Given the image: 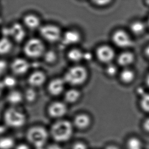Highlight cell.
I'll return each mask as SVG.
<instances>
[{"label": "cell", "instance_id": "6da1fadb", "mask_svg": "<svg viewBox=\"0 0 149 149\" xmlns=\"http://www.w3.org/2000/svg\"><path fill=\"white\" fill-rule=\"evenodd\" d=\"M25 141L33 149H44L51 141L48 128L35 125L27 129L25 132Z\"/></svg>", "mask_w": 149, "mask_h": 149}, {"label": "cell", "instance_id": "7a4b0ae2", "mask_svg": "<svg viewBox=\"0 0 149 149\" xmlns=\"http://www.w3.org/2000/svg\"><path fill=\"white\" fill-rule=\"evenodd\" d=\"M48 131L51 141L60 144L70 139L73 133V126L69 121L60 119L51 126Z\"/></svg>", "mask_w": 149, "mask_h": 149}, {"label": "cell", "instance_id": "3957f363", "mask_svg": "<svg viewBox=\"0 0 149 149\" xmlns=\"http://www.w3.org/2000/svg\"><path fill=\"white\" fill-rule=\"evenodd\" d=\"M27 119L26 113L15 107L7 109L3 115L5 127L14 130L22 129L24 127Z\"/></svg>", "mask_w": 149, "mask_h": 149}, {"label": "cell", "instance_id": "277c9868", "mask_svg": "<svg viewBox=\"0 0 149 149\" xmlns=\"http://www.w3.org/2000/svg\"><path fill=\"white\" fill-rule=\"evenodd\" d=\"M88 73L84 67L76 66L71 67L65 73L63 79L65 83L73 86L82 85L86 81Z\"/></svg>", "mask_w": 149, "mask_h": 149}, {"label": "cell", "instance_id": "5b68a950", "mask_svg": "<svg viewBox=\"0 0 149 149\" xmlns=\"http://www.w3.org/2000/svg\"><path fill=\"white\" fill-rule=\"evenodd\" d=\"M24 52L25 54L30 58H38L43 56L45 52V47L42 41L34 38L27 41L24 47Z\"/></svg>", "mask_w": 149, "mask_h": 149}, {"label": "cell", "instance_id": "8992f818", "mask_svg": "<svg viewBox=\"0 0 149 149\" xmlns=\"http://www.w3.org/2000/svg\"><path fill=\"white\" fill-rule=\"evenodd\" d=\"M40 34L49 42H55L61 38V32L58 26L54 24H46L40 26Z\"/></svg>", "mask_w": 149, "mask_h": 149}, {"label": "cell", "instance_id": "52a82bcc", "mask_svg": "<svg viewBox=\"0 0 149 149\" xmlns=\"http://www.w3.org/2000/svg\"><path fill=\"white\" fill-rule=\"evenodd\" d=\"M67 109L64 103L56 101L51 103L48 109V113L51 118L60 120L67 113Z\"/></svg>", "mask_w": 149, "mask_h": 149}, {"label": "cell", "instance_id": "ba28073f", "mask_svg": "<svg viewBox=\"0 0 149 149\" xmlns=\"http://www.w3.org/2000/svg\"><path fill=\"white\" fill-rule=\"evenodd\" d=\"M26 33L22 26L19 24H14L11 26L6 29L5 37H12L15 41L20 42L24 39Z\"/></svg>", "mask_w": 149, "mask_h": 149}, {"label": "cell", "instance_id": "9c48e42d", "mask_svg": "<svg viewBox=\"0 0 149 149\" xmlns=\"http://www.w3.org/2000/svg\"><path fill=\"white\" fill-rule=\"evenodd\" d=\"M112 40L115 45L122 48L131 47L132 45V41L130 37L124 31H116L113 35Z\"/></svg>", "mask_w": 149, "mask_h": 149}, {"label": "cell", "instance_id": "30bf717a", "mask_svg": "<svg viewBox=\"0 0 149 149\" xmlns=\"http://www.w3.org/2000/svg\"><path fill=\"white\" fill-rule=\"evenodd\" d=\"M10 68L14 74L22 75L28 71L30 64L24 58H16L12 61Z\"/></svg>", "mask_w": 149, "mask_h": 149}, {"label": "cell", "instance_id": "8fae6325", "mask_svg": "<svg viewBox=\"0 0 149 149\" xmlns=\"http://www.w3.org/2000/svg\"><path fill=\"white\" fill-rule=\"evenodd\" d=\"M97 56L101 62L107 63L111 62L114 58L115 53L111 47L102 45L97 49Z\"/></svg>", "mask_w": 149, "mask_h": 149}, {"label": "cell", "instance_id": "7c38bea8", "mask_svg": "<svg viewBox=\"0 0 149 149\" xmlns=\"http://www.w3.org/2000/svg\"><path fill=\"white\" fill-rule=\"evenodd\" d=\"M65 81L63 79H54L48 84V90L51 95L57 96L60 95L65 89Z\"/></svg>", "mask_w": 149, "mask_h": 149}, {"label": "cell", "instance_id": "4fadbf2b", "mask_svg": "<svg viewBox=\"0 0 149 149\" xmlns=\"http://www.w3.org/2000/svg\"><path fill=\"white\" fill-rule=\"evenodd\" d=\"M46 77L41 71H35L31 73L29 77L28 83L32 88L41 87L46 81Z\"/></svg>", "mask_w": 149, "mask_h": 149}, {"label": "cell", "instance_id": "5bb4252c", "mask_svg": "<svg viewBox=\"0 0 149 149\" xmlns=\"http://www.w3.org/2000/svg\"><path fill=\"white\" fill-rule=\"evenodd\" d=\"M16 139L12 135H0V149H14L18 144Z\"/></svg>", "mask_w": 149, "mask_h": 149}, {"label": "cell", "instance_id": "9a60e30c", "mask_svg": "<svg viewBox=\"0 0 149 149\" xmlns=\"http://www.w3.org/2000/svg\"><path fill=\"white\" fill-rule=\"evenodd\" d=\"M80 39L81 36L79 33L76 31H68L63 36V42L65 45H71L78 43Z\"/></svg>", "mask_w": 149, "mask_h": 149}, {"label": "cell", "instance_id": "2e32d148", "mask_svg": "<svg viewBox=\"0 0 149 149\" xmlns=\"http://www.w3.org/2000/svg\"><path fill=\"white\" fill-rule=\"evenodd\" d=\"M23 22L27 28L31 30H35L40 27V19L34 14H28L25 16Z\"/></svg>", "mask_w": 149, "mask_h": 149}, {"label": "cell", "instance_id": "e0dca14e", "mask_svg": "<svg viewBox=\"0 0 149 149\" xmlns=\"http://www.w3.org/2000/svg\"><path fill=\"white\" fill-rule=\"evenodd\" d=\"M24 99V95L20 91L16 90L10 91L7 96V100L9 103L12 105V107L20 104Z\"/></svg>", "mask_w": 149, "mask_h": 149}, {"label": "cell", "instance_id": "ac0fdd59", "mask_svg": "<svg viewBox=\"0 0 149 149\" xmlns=\"http://www.w3.org/2000/svg\"><path fill=\"white\" fill-rule=\"evenodd\" d=\"M12 44L7 37L0 39V55L8 54L12 50Z\"/></svg>", "mask_w": 149, "mask_h": 149}, {"label": "cell", "instance_id": "d6986e66", "mask_svg": "<svg viewBox=\"0 0 149 149\" xmlns=\"http://www.w3.org/2000/svg\"><path fill=\"white\" fill-rule=\"evenodd\" d=\"M91 123V119L89 116L85 114H80L77 116L74 123L77 127L80 128H85L89 126Z\"/></svg>", "mask_w": 149, "mask_h": 149}, {"label": "cell", "instance_id": "ffe728a7", "mask_svg": "<svg viewBox=\"0 0 149 149\" xmlns=\"http://www.w3.org/2000/svg\"><path fill=\"white\" fill-rule=\"evenodd\" d=\"M134 60V55L131 52H123L119 56L118 63L122 66H127L131 64Z\"/></svg>", "mask_w": 149, "mask_h": 149}, {"label": "cell", "instance_id": "44dd1931", "mask_svg": "<svg viewBox=\"0 0 149 149\" xmlns=\"http://www.w3.org/2000/svg\"><path fill=\"white\" fill-rule=\"evenodd\" d=\"M80 97V93L77 90L71 89L67 91L65 95V100L67 102L73 103L78 100Z\"/></svg>", "mask_w": 149, "mask_h": 149}, {"label": "cell", "instance_id": "7402d4cb", "mask_svg": "<svg viewBox=\"0 0 149 149\" xmlns=\"http://www.w3.org/2000/svg\"><path fill=\"white\" fill-rule=\"evenodd\" d=\"M67 56L71 61L78 62L84 58V53L78 49H73L68 52Z\"/></svg>", "mask_w": 149, "mask_h": 149}, {"label": "cell", "instance_id": "603a6c76", "mask_svg": "<svg viewBox=\"0 0 149 149\" xmlns=\"http://www.w3.org/2000/svg\"><path fill=\"white\" fill-rule=\"evenodd\" d=\"M135 77V74L131 69H126L122 72L121 79L125 83H130L133 81Z\"/></svg>", "mask_w": 149, "mask_h": 149}, {"label": "cell", "instance_id": "cb8c5ba5", "mask_svg": "<svg viewBox=\"0 0 149 149\" xmlns=\"http://www.w3.org/2000/svg\"><path fill=\"white\" fill-rule=\"evenodd\" d=\"M23 95L24 99L29 103L34 102L37 98V91L33 89V88L27 89Z\"/></svg>", "mask_w": 149, "mask_h": 149}, {"label": "cell", "instance_id": "d4e9b609", "mask_svg": "<svg viewBox=\"0 0 149 149\" xmlns=\"http://www.w3.org/2000/svg\"><path fill=\"white\" fill-rule=\"evenodd\" d=\"M145 25L141 22H134L130 26L131 31L136 35L141 34L145 31Z\"/></svg>", "mask_w": 149, "mask_h": 149}, {"label": "cell", "instance_id": "484cf974", "mask_svg": "<svg viewBox=\"0 0 149 149\" xmlns=\"http://www.w3.org/2000/svg\"><path fill=\"white\" fill-rule=\"evenodd\" d=\"M2 81L5 88L7 89H12L17 84L16 79L14 77L11 75H8L5 77Z\"/></svg>", "mask_w": 149, "mask_h": 149}, {"label": "cell", "instance_id": "4316f807", "mask_svg": "<svg viewBox=\"0 0 149 149\" xmlns=\"http://www.w3.org/2000/svg\"><path fill=\"white\" fill-rule=\"evenodd\" d=\"M43 56L46 62L48 64H53L55 62L57 58L56 54L53 50L45 52Z\"/></svg>", "mask_w": 149, "mask_h": 149}, {"label": "cell", "instance_id": "83f0119b", "mask_svg": "<svg viewBox=\"0 0 149 149\" xmlns=\"http://www.w3.org/2000/svg\"><path fill=\"white\" fill-rule=\"evenodd\" d=\"M141 105L143 111L149 112V94H145L142 95Z\"/></svg>", "mask_w": 149, "mask_h": 149}, {"label": "cell", "instance_id": "f1b7e54d", "mask_svg": "<svg viewBox=\"0 0 149 149\" xmlns=\"http://www.w3.org/2000/svg\"><path fill=\"white\" fill-rule=\"evenodd\" d=\"M128 147L129 149H141V142L137 139L132 138L128 141Z\"/></svg>", "mask_w": 149, "mask_h": 149}, {"label": "cell", "instance_id": "f546056e", "mask_svg": "<svg viewBox=\"0 0 149 149\" xmlns=\"http://www.w3.org/2000/svg\"><path fill=\"white\" fill-rule=\"evenodd\" d=\"M106 71H107V74L111 77L114 76L117 72V67L113 65H110L107 67Z\"/></svg>", "mask_w": 149, "mask_h": 149}, {"label": "cell", "instance_id": "4dcf8cb0", "mask_svg": "<svg viewBox=\"0 0 149 149\" xmlns=\"http://www.w3.org/2000/svg\"><path fill=\"white\" fill-rule=\"evenodd\" d=\"M44 149H63L61 147L59 143H56L53 141L51 143V141L48 143V145L45 147Z\"/></svg>", "mask_w": 149, "mask_h": 149}, {"label": "cell", "instance_id": "1f68e13d", "mask_svg": "<svg viewBox=\"0 0 149 149\" xmlns=\"http://www.w3.org/2000/svg\"><path fill=\"white\" fill-rule=\"evenodd\" d=\"M8 67V64L5 61L0 60V75L4 74Z\"/></svg>", "mask_w": 149, "mask_h": 149}, {"label": "cell", "instance_id": "d6a6232c", "mask_svg": "<svg viewBox=\"0 0 149 149\" xmlns=\"http://www.w3.org/2000/svg\"><path fill=\"white\" fill-rule=\"evenodd\" d=\"M14 149H33L26 142L24 141V143H18L16 145V147Z\"/></svg>", "mask_w": 149, "mask_h": 149}, {"label": "cell", "instance_id": "836d02e7", "mask_svg": "<svg viewBox=\"0 0 149 149\" xmlns=\"http://www.w3.org/2000/svg\"><path fill=\"white\" fill-rule=\"evenodd\" d=\"M93 2L99 6H105L109 4L112 0H92Z\"/></svg>", "mask_w": 149, "mask_h": 149}, {"label": "cell", "instance_id": "e575fe53", "mask_svg": "<svg viewBox=\"0 0 149 149\" xmlns=\"http://www.w3.org/2000/svg\"><path fill=\"white\" fill-rule=\"evenodd\" d=\"M73 149H87L86 146L81 143H77L75 144L74 147H73Z\"/></svg>", "mask_w": 149, "mask_h": 149}, {"label": "cell", "instance_id": "d590c367", "mask_svg": "<svg viewBox=\"0 0 149 149\" xmlns=\"http://www.w3.org/2000/svg\"><path fill=\"white\" fill-rule=\"evenodd\" d=\"M144 127L147 131L149 132V119L145 120L144 123Z\"/></svg>", "mask_w": 149, "mask_h": 149}, {"label": "cell", "instance_id": "8d00e7d4", "mask_svg": "<svg viewBox=\"0 0 149 149\" xmlns=\"http://www.w3.org/2000/svg\"><path fill=\"white\" fill-rule=\"evenodd\" d=\"M4 89H5V87L3 85V84L2 83V81H0V97L2 96Z\"/></svg>", "mask_w": 149, "mask_h": 149}, {"label": "cell", "instance_id": "74e56055", "mask_svg": "<svg viewBox=\"0 0 149 149\" xmlns=\"http://www.w3.org/2000/svg\"><path fill=\"white\" fill-rule=\"evenodd\" d=\"M91 58V56L89 53H84V58L87 60H89Z\"/></svg>", "mask_w": 149, "mask_h": 149}, {"label": "cell", "instance_id": "f35d334b", "mask_svg": "<svg viewBox=\"0 0 149 149\" xmlns=\"http://www.w3.org/2000/svg\"><path fill=\"white\" fill-rule=\"evenodd\" d=\"M145 54L147 55V56L148 58H149V47H147L146 48V49H145Z\"/></svg>", "mask_w": 149, "mask_h": 149}, {"label": "cell", "instance_id": "ab89813d", "mask_svg": "<svg viewBox=\"0 0 149 149\" xmlns=\"http://www.w3.org/2000/svg\"><path fill=\"white\" fill-rule=\"evenodd\" d=\"M146 83L148 86V87H149V74L148 75L147 77H146Z\"/></svg>", "mask_w": 149, "mask_h": 149}, {"label": "cell", "instance_id": "60d3db41", "mask_svg": "<svg viewBox=\"0 0 149 149\" xmlns=\"http://www.w3.org/2000/svg\"><path fill=\"white\" fill-rule=\"evenodd\" d=\"M106 149H118V148L115 147V146H109L108 147H107Z\"/></svg>", "mask_w": 149, "mask_h": 149}, {"label": "cell", "instance_id": "b9f144b4", "mask_svg": "<svg viewBox=\"0 0 149 149\" xmlns=\"http://www.w3.org/2000/svg\"><path fill=\"white\" fill-rule=\"evenodd\" d=\"M148 24H149V20H148Z\"/></svg>", "mask_w": 149, "mask_h": 149}]
</instances>
